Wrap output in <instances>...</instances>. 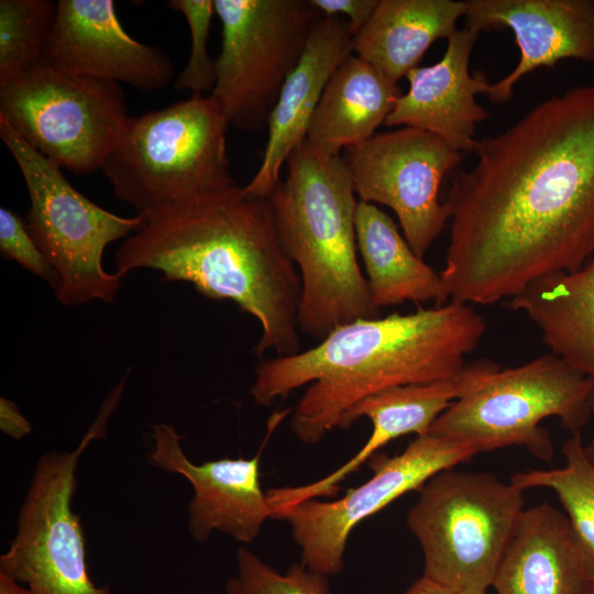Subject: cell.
<instances>
[{
  "instance_id": "f1b7e54d",
  "label": "cell",
  "mask_w": 594,
  "mask_h": 594,
  "mask_svg": "<svg viewBox=\"0 0 594 594\" xmlns=\"http://www.w3.org/2000/svg\"><path fill=\"white\" fill-rule=\"evenodd\" d=\"M0 253L54 289L58 287V276L30 233L26 220L6 207L0 208Z\"/></svg>"
},
{
  "instance_id": "cb8c5ba5",
  "label": "cell",
  "mask_w": 594,
  "mask_h": 594,
  "mask_svg": "<svg viewBox=\"0 0 594 594\" xmlns=\"http://www.w3.org/2000/svg\"><path fill=\"white\" fill-rule=\"evenodd\" d=\"M355 232L370 295L378 309L405 301L444 305L440 273L411 250L387 213L359 200Z\"/></svg>"
},
{
  "instance_id": "836d02e7",
  "label": "cell",
  "mask_w": 594,
  "mask_h": 594,
  "mask_svg": "<svg viewBox=\"0 0 594 594\" xmlns=\"http://www.w3.org/2000/svg\"><path fill=\"white\" fill-rule=\"evenodd\" d=\"M591 410L592 416L594 417V393L591 398ZM584 449L590 460L594 462V437L587 446H584Z\"/></svg>"
},
{
  "instance_id": "ba28073f",
  "label": "cell",
  "mask_w": 594,
  "mask_h": 594,
  "mask_svg": "<svg viewBox=\"0 0 594 594\" xmlns=\"http://www.w3.org/2000/svg\"><path fill=\"white\" fill-rule=\"evenodd\" d=\"M0 139L24 178L30 209V233L58 276L57 300L67 307L91 300L113 301L120 272L102 265L106 248L139 230L144 216L121 217L80 194L62 168L26 143L0 118Z\"/></svg>"
},
{
  "instance_id": "277c9868",
  "label": "cell",
  "mask_w": 594,
  "mask_h": 594,
  "mask_svg": "<svg viewBox=\"0 0 594 594\" xmlns=\"http://www.w3.org/2000/svg\"><path fill=\"white\" fill-rule=\"evenodd\" d=\"M355 195L342 156L305 141L289 155L286 178L266 197L299 271V331L318 340L351 321L381 317L358 263Z\"/></svg>"
},
{
  "instance_id": "7c38bea8",
  "label": "cell",
  "mask_w": 594,
  "mask_h": 594,
  "mask_svg": "<svg viewBox=\"0 0 594 594\" xmlns=\"http://www.w3.org/2000/svg\"><path fill=\"white\" fill-rule=\"evenodd\" d=\"M481 453L473 443L449 437H417L399 454L376 453L367 461L370 480L336 501L301 502L285 510L301 563L327 576L340 573L352 530L365 518L410 491H419L437 473Z\"/></svg>"
},
{
  "instance_id": "4316f807",
  "label": "cell",
  "mask_w": 594,
  "mask_h": 594,
  "mask_svg": "<svg viewBox=\"0 0 594 594\" xmlns=\"http://www.w3.org/2000/svg\"><path fill=\"white\" fill-rule=\"evenodd\" d=\"M237 568V574L226 583V594H331L328 576L301 562L280 573L240 547Z\"/></svg>"
},
{
  "instance_id": "30bf717a",
  "label": "cell",
  "mask_w": 594,
  "mask_h": 594,
  "mask_svg": "<svg viewBox=\"0 0 594 594\" xmlns=\"http://www.w3.org/2000/svg\"><path fill=\"white\" fill-rule=\"evenodd\" d=\"M120 84L57 69L44 59L0 81V118L62 169H102L128 118Z\"/></svg>"
},
{
  "instance_id": "8992f818",
  "label": "cell",
  "mask_w": 594,
  "mask_h": 594,
  "mask_svg": "<svg viewBox=\"0 0 594 594\" xmlns=\"http://www.w3.org/2000/svg\"><path fill=\"white\" fill-rule=\"evenodd\" d=\"M407 515L424 576L454 594H486L524 512V490L488 472L443 470Z\"/></svg>"
},
{
  "instance_id": "83f0119b",
  "label": "cell",
  "mask_w": 594,
  "mask_h": 594,
  "mask_svg": "<svg viewBox=\"0 0 594 594\" xmlns=\"http://www.w3.org/2000/svg\"><path fill=\"white\" fill-rule=\"evenodd\" d=\"M168 7L185 16L191 42L188 61L174 86L193 95L211 92L216 84V59L210 56L207 43L216 14L215 0H170Z\"/></svg>"
},
{
  "instance_id": "9c48e42d",
  "label": "cell",
  "mask_w": 594,
  "mask_h": 594,
  "mask_svg": "<svg viewBox=\"0 0 594 594\" xmlns=\"http://www.w3.org/2000/svg\"><path fill=\"white\" fill-rule=\"evenodd\" d=\"M123 377L106 397L92 425L72 451L52 450L40 457L19 509L16 531L0 557V573L32 594H111L89 576L79 516L72 509L81 454L105 438L122 397Z\"/></svg>"
},
{
  "instance_id": "484cf974",
  "label": "cell",
  "mask_w": 594,
  "mask_h": 594,
  "mask_svg": "<svg viewBox=\"0 0 594 594\" xmlns=\"http://www.w3.org/2000/svg\"><path fill=\"white\" fill-rule=\"evenodd\" d=\"M57 9L53 0L0 1V81L43 61Z\"/></svg>"
},
{
  "instance_id": "3957f363",
  "label": "cell",
  "mask_w": 594,
  "mask_h": 594,
  "mask_svg": "<svg viewBox=\"0 0 594 594\" xmlns=\"http://www.w3.org/2000/svg\"><path fill=\"white\" fill-rule=\"evenodd\" d=\"M485 330L473 306L452 300L407 315L358 319L306 351L262 360L250 394L270 406L309 384L293 410L290 430L314 444L342 429L348 413L371 395L458 374Z\"/></svg>"
},
{
  "instance_id": "e0dca14e",
  "label": "cell",
  "mask_w": 594,
  "mask_h": 594,
  "mask_svg": "<svg viewBox=\"0 0 594 594\" xmlns=\"http://www.w3.org/2000/svg\"><path fill=\"white\" fill-rule=\"evenodd\" d=\"M466 28L512 30L520 52L516 67L491 84L487 97L505 103L515 84L540 67L574 58L594 62V0H466Z\"/></svg>"
},
{
  "instance_id": "4dcf8cb0",
  "label": "cell",
  "mask_w": 594,
  "mask_h": 594,
  "mask_svg": "<svg viewBox=\"0 0 594 594\" xmlns=\"http://www.w3.org/2000/svg\"><path fill=\"white\" fill-rule=\"evenodd\" d=\"M0 429L7 436L20 440L32 431V425L14 402L0 398Z\"/></svg>"
},
{
  "instance_id": "4fadbf2b",
  "label": "cell",
  "mask_w": 594,
  "mask_h": 594,
  "mask_svg": "<svg viewBox=\"0 0 594 594\" xmlns=\"http://www.w3.org/2000/svg\"><path fill=\"white\" fill-rule=\"evenodd\" d=\"M342 158L359 200L391 208L422 257L450 219L440 186L463 154L430 132L403 127L345 148Z\"/></svg>"
},
{
  "instance_id": "ac0fdd59",
  "label": "cell",
  "mask_w": 594,
  "mask_h": 594,
  "mask_svg": "<svg viewBox=\"0 0 594 594\" xmlns=\"http://www.w3.org/2000/svg\"><path fill=\"white\" fill-rule=\"evenodd\" d=\"M479 32L464 26L449 38L442 58L407 74L409 89L397 100L385 120L386 127H410L430 132L462 154L476 146V125L487 118L476 102L477 94H487L484 75L471 76V53Z\"/></svg>"
},
{
  "instance_id": "2e32d148",
  "label": "cell",
  "mask_w": 594,
  "mask_h": 594,
  "mask_svg": "<svg viewBox=\"0 0 594 594\" xmlns=\"http://www.w3.org/2000/svg\"><path fill=\"white\" fill-rule=\"evenodd\" d=\"M499 367V364L491 360H476L466 363L450 378L396 386L364 398L348 413L342 426V429H346L362 417L371 420V436L360 451L318 481L274 488L272 496L275 505L286 510L308 499L336 495L339 483L367 462L381 448L405 435H428L440 415Z\"/></svg>"
},
{
  "instance_id": "d4e9b609",
  "label": "cell",
  "mask_w": 594,
  "mask_h": 594,
  "mask_svg": "<svg viewBox=\"0 0 594 594\" xmlns=\"http://www.w3.org/2000/svg\"><path fill=\"white\" fill-rule=\"evenodd\" d=\"M562 453L563 468L519 472L510 482L524 491L546 487L557 494L594 593V462L587 457L581 436H570L562 446Z\"/></svg>"
},
{
  "instance_id": "5bb4252c",
  "label": "cell",
  "mask_w": 594,
  "mask_h": 594,
  "mask_svg": "<svg viewBox=\"0 0 594 594\" xmlns=\"http://www.w3.org/2000/svg\"><path fill=\"white\" fill-rule=\"evenodd\" d=\"M43 50L51 66L76 75L125 82L145 92L172 82L175 66L160 46L144 44L122 26L112 0H58Z\"/></svg>"
},
{
  "instance_id": "e575fe53",
  "label": "cell",
  "mask_w": 594,
  "mask_h": 594,
  "mask_svg": "<svg viewBox=\"0 0 594 594\" xmlns=\"http://www.w3.org/2000/svg\"><path fill=\"white\" fill-rule=\"evenodd\" d=\"M594 594V593H593Z\"/></svg>"
},
{
  "instance_id": "d6986e66",
  "label": "cell",
  "mask_w": 594,
  "mask_h": 594,
  "mask_svg": "<svg viewBox=\"0 0 594 594\" xmlns=\"http://www.w3.org/2000/svg\"><path fill=\"white\" fill-rule=\"evenodd\" d=\"M353 36L344 18L322 15L317 21L268 117V136L262 163L243 187L246 193L267 197L279 183L282 166L306 141L311 118L328 81L352 55Z\"/></svg>"
},
{
  "instance_id": "7402d4cb",
  "label": "cell",
  "mask_w": 594,
  "mask_h": 594,
  "mask_svg": "<svg viewBox=\"0 0 594 594\" xmlns=\"http://www.w3.org/2000/svg\"><path fill=\"white\" fill-rule=\"evenodd\" d=\"M507 305L528 316L551 353L594 381V256L532 282Z\"/></svg>"
},
{
  "instance_id": "f546056e",
  "label": "cell",
  "mask_w": 594,
  "mask_h": 594,
  "mask_svg": "<svg viewBox=\"0 0 594 594\" xmlns=\"http://www.w3.org/2000/svg\"><path fill=\"white\" fill-rule=\"evenodd\" d=\"M380 0H309L322 15L348 20L355 35L370 20Z\"/></svg>"
},
{
  "instance_id": "5b68a950",
  "label": "cell",
  "mask_w": 594,
  "mask_h": 594,
  "mask_svg": "<svg viewBox=\"0 0 594 594\" xmlns=\"http://www.w3.org/2000/svg\"><path fill=\"white\" fill-rule=\"evenodd\" d=\"M229 122L209 95L125 119L102 172L114 196L147 213L235 185Z\"/></svg>"
},
{
  "instance_id": "1f68e13d",
  "label": "cell",
  "mask_w": 594,
  "mask_h": 594,
  "mask_svg": "<svg viewBox=\"0 0 594 594\" xmlns=\"http://www.w3.org/2000/svg\"><path fill=\"white\" fill-rule=\"evenodd\" d=\"M405 594H454L436 584L424 575L418 579Z\"/></svg>"
},
{
  "instance_id": "52a82bcc",
  "label": "cell",
  "mask_w": 594,
  "mask_h": 594,
  "mask_svg": "<svg viewBox=\"0 0 594 594\" xmlns=\"http://www.w3.org/2000/svg\"><path fill=\"white\" fill-rule=\"evenodd\" d=\"M593 393V380L550 352L488 374L440 415L429 433L469 441L481 452L521 447L551 462L553 443L540 422L557 417L571 436H581Z\"/></svg>"
},
{
  "instance_id": "8fae6325",
  "label": "cell",
  "mask_w": 594,
  "mask_h": 594,
  "mask_svg": "<svg viewBox=\"0 0 594 594\" xmlns=\"http://www.w3.org/2000/svg\"><path fill=\"white\" fill-rule=\"evenodd\" d=\"M215 12L222 41L210 96L230 125L258 131L322 14L309 0H215Z\"/></svg>"
},
{
  "instance_id": "d6a6232c",
  "label": "cell",
  "mask_w": 594,
  "mask_h": 594,
  "mask_svg": "<svg viewBox=\"0 0 594 594\" xmlns=\"http://www.w3.org/2000/svg\"><path fill=\"white\" fill-rule=\"evenodd\" d=\"M0 594H32L30 590L21 583L0 573Z\"/></svg>"
},
{
  "instance_id": "44dd1931",
  "label": "cell",
  "mask_w": 594,
  "mask_h": 594,
  "mask_svg": "<svg viewBox=\"0 0 594 594\" xmlns=\"http://www.w3.org/2000/svg\"><path fill=\"white\" fill-rule=\"evenodd\" d=\"M392 82L363 58L351 55L334 72L311 118L306 142L340 156L373 135L402 96Z\"/></svg>"
},
{
  "instance_id": "603a6c76",
  "label": "cell",
  "mask_w": 594,
  "mask_h": 594,
  "mask_svg": "<svg viewBox=\"0 0 594 594\" xmlns=\"http://www.w3.org/2000/svg\"><path fill=\"white\" fill-rule=\"evenodd\" d=\"M453 0H380L353 36V52L394 84L417 67L438 38H449L465 14Z\"/></svg>"
},
{
  "instance_id": "9a60e30c",
  "label": "cell",
  "mask_w": 594,
  "mask_h": 594,
  "mask_svg": "<svg viewBox=\"0 0 594 594\" xmlns=\"http://www.w3.org/2000/svg\"><path fill=\"white\" fill-rule=\"evenodd\" d=\"M152 440L151 465L184 476L194 488L187 508V529L194 540L205 542L220 531L250 544L274 517L261 486L260 454L194 463L183 449V437L165 422L153 427Z\"/></svg>"
},
{
  "instance_id": "7a4b0ae2",
  "label": "cell",
  "mask_w": 594,
  "mask_h": 594,
  "mask_svg": "<svg viewBox=\"0 0 594 594\" xmlns=\"http://www.w3.org/2000/svg\"><path fill=\"white\" fill-rule=\"evenodd\" d=\"M141 215L142 227L116 254L117 272L155 270L207 298L234 301L261 326L257 356L300 351V276L266 197L232 185Z\"/></svg>"
},
{
  "instance_id": "6da1fadb",
  "label": "cell",
  "mask_w": 594,
  "mask_h": 594,
  "mask_svg": "<svg viewBox=\"0 0 594 594\" xmlns=\"http://www.w3.org/2000/svg\"><path fill=\"white\" fill-rule=\"evenodd\" d=\"M451 178L443 302L493 305L594 256V82L552 96Z\"/></svg>"
},
{
  "instance_id": "ffe728a7",
  "label": "cell",
  "mask_w": 594,
  "mask_h": 594,
  "mask_svg": "<svg viewBox=\"0 0 594 594\" xmlns=\"http://www.w3.org/2000/svg\"><path fill=\"white\" fill-rule=\"evenodd\" d=\"M492 586L496 594H593L568 517L548 503L524 509Z\"/></svg>"
}]
</instances>
